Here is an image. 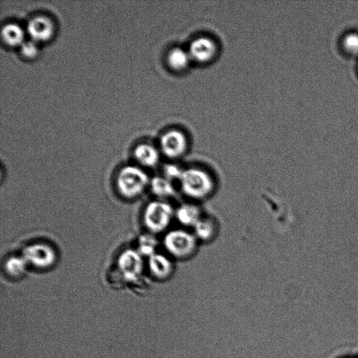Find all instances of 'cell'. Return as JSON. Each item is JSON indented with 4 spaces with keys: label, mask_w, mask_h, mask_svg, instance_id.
Wrapping results in <instances>:
<instances>
[{
    "label": "cell",
    "mask_w": 358,
    "mask_h": 358,
    "mask_svg": "<svg viewBox=\"0 0 358 358\" xmlns=\"http://www.w3.org/2000/svg\"><path fill=\"white\" fill-rule=\"evenodd\" d=\"M178 182L183 195L196 201L203 200L210 196L215 187L210 173L199 167L183 169Z\"/></svg>",
    "instance_id": "6da1fadb"
},
{
    "label": "cell",
    "mask_w": 358,
    "mask_h": 358,
    "mask_svg": "<svg viewBox=\"0 0 358 358\" xmlns=\"http://www.w3.org/2000/svg\"><path fill=\"white\" fill-rule=\"evenodd\" d=\"M198 241L193 232L178 228L167 231L163 237L162 244L170 257L183 260L196 252Z\"/></svg>",
    "instance_id": "7a4b0ae2"
},
{
    "label": "cell",
    "mask_w": 358,
    "mask_h": 358,
    "mask_svg": "<svg viewBox=\"0 0 358 358\" xmlns=\"http://www.w3.org/2000/svg\"><path fill=\"white\" fill-rule=\"evenodd\" d=\"M150 182V180L146 172L140 167L131 165L122 167L116 178L117 191L127 199L140 196Z\"/></svg>",
    "instance_id": "3957f363"
},
{
    "label": "cell",
    "mask_w": 358,
    "mask_h": 358,
    "mask_svg": "<svg viewBox=\"0 0 358 358\" xmlns=\"http://www.w3.org/2000/svg\"><path fill=\"white\" fill-rule=\"evenodd\" d=\"M143 218L150 234H159L165 231L175 218V209L165 200L152 201L145 206Z\"/></svg>",
    "instance_id": "277c9868"
},
{
    "label": "cell",
    "mask_w": 358,
    "mask_h": 358,
    "mask_svg": "<svg viewBox=\"0 0 358 358\" xmlns=\"http://www.w3.org/2000/svg\"><path fill=\"white\" fill-rule=\"evenodd\" d=\"M143 266L142 255L138 250L127 249L117 259V268L127 282L137 281L142 274Z\"/></svg>",
    "instance_id": "5b68a950"
},
{
    "label": "cell",
    "mask_w": 358,
    "mask_h": 358,
    "mask_svg": "<svg viewBox=\"0 0 358 358\" xmlns=\"http://www.w3.org/2000/svg\"><path fill=\"white\" fill-rule=\"evenodd\" d=\"M26 262L35 267L46 268L51 266L56 260L54 249L49 245L36 243L26 247L22 252Z\"/></svg>",
    "instance_id": "8992f818"
},
{
    "label": "cell",
    "mask_w": 358,
    "mask_h": 358,
    "mask_svg": "<svg viewBox=\"0 0 358 358\" xmlns=\"http://www.w3.org/2000/svg\"><path fill=\"white\" fill-rule=\"evenodd\" d=\"M160 147L162 153L166 157L175 159L185 154L187 142L183 133L178 130H171L162 136Z\"/></svg>",
    "instance_id": "52a82bcc"
},
{
    "label": "cell",
    "mask_w": 358,
    "mask_h": 358,
    "mask_svg": "<svg viewBox=\"0 0 358 358\" xmlns=\"http://www.w3.org/2000/svg\"><path fill=\"white\" fill-rule=\"evenodd\" d=\"M27 30L31 40L36 42L45 41L53 35L54 24L49 17L38 15L29 20Z\"/></svg>",
    "instance_id": "ba28073f"
},
{
    "label": "cell",
    "mask_w": 358,
    "mask_h": 358,
    "mask_svg": "<svg viewBox=\"0 0 358 358\" xmlns=\"http://www.w3.org/2000/svg\"><path fill=\"white\" fill-rule=\"evenodd\" d=\"M216 51V45L210 38L199 37L192 41L188 52L192 59L206 62L215 56Z\"/></svg>",
    "instance_id": "9c48e42d"
},
{
    "label": "cell",
    "mask_w": 358,
    "mask_h": 358,
    "mask_svg": "<svg viewBox=\"0 0 358 358\" xmlns=\"http://www.w3.org/2000/svg\"><path fill=\"white\" fill-rule=\"evenodd\" d=\"M148 266L151 275L160 280L169 278L174 271L171 258L157 252L148 257Z\"/></svg>",
    "instance_id": "30bf717a"
},
{
    "label": "cell",
    "mask_w": 358,
    "mask_h": 358,
    "mask_svg": "<svg viewBox=\"0 0 358 358\" xmlns=\"http://www.w3.org/2000/svg\"><path fill=\"white\" fill-rule=\"evenodd\" d=\"M200 208L193 203H184L175 209V218L183 227L193 228L202 217Z\"/></svg>",
    "instance_id": "8fae6325"
},
{
    "label": "cell",
    "mask_w": 358,
    "mask_h": 358,
    "mask_svg": "<svg viewBox=\"0 0 358 358\" xmlns=\"http://www.w3.org/2000/svg\"><path fill=\"white\" fill-rule=\"evenodd\" d=\"M136 161L143 166L153 167L159 160V151L152 145L142 143L136 146L134 151Z\"/></svg>",
    "instance_id": "7c38bea8"
},
{
    "label": "cell",
    "mask_w": 358,
    "mask_h": 358,
    "mask_svg": "<svg viewBox=\"0 0 358 358\" xmlns=\"http://www.w3.org/2000/svg\"><path fill=\"white\" fill-rule=\"evenodd\" d=\"M152 192L159 199L174 196L176 189L173 182L164 176H155L150 182Z\"/></svg>",
    "instance_id": "4fadbf2b"
},
{
    "label": "cell",
    "mask_w": 358,
    "mask_h": 358,
    "mask_svg": "<svg viewBox=\"0 0 358 358\" xmlns=\"http://www.w3.org/2000/svg\"><path fill=\"white\" fill-rule=\"evenodd\" d=\"M193 233L201 241H211L217 232V227L212 219L202 217L192 228Z\"/></svg>",
    "instance_id": "5bb4252c"
},
{
    "label": "cell",
    "mask_w": 358,
    "mask_h": 358,
    "mask_svg": "<svg viewBox=\"0 0 358 358\" xmlns=\"http://www.w3.org/2000/svg\"><path fill=\"white\" fill-rule=\"evenodd\" d=\"M3 42L10 46L20 45L24 42V31L15 23L5 24L1 31Z\"/></svg>",
    "instance_id": "9a60e30c"
},
{
    "label": "cell",
    "mask_w": 358,
    "mask_h": 358,
    "mask_svg": "<svg viewBox=\"0 0 358 358\" xmlns=\"http://www.w3.org/2000/svg\"><path fill=\"white\" fill-rule=\"evenodd\" d=\"M191 59L189 52L180 48L172 49L167 57L169 65L176 71H181L187 68Z\"/></svg>",
    "instance_id": "2e32d148"
},
{
    "label": "cell",
    "mask_w": 358,
    "mask_h": 358,
    "mask_svg": "<svg viewBox=\"0 0 358 358\" xmlns=\"http://www.w3.org/2000/svg\"><path fill=\"white\" fill-rule=\"evenodd\" d=\"M27 264L22 256L11 257L7 259L5 268L10 275L17 278L24 273Z\"/></svg>",
    "instance_id": "e0dca14e"
},
{
    "label": "cell",
    "mask_w": 358,
    "mask_h": 358,
    "mask_svg": "<svg viewBox=\"0 0 358 358\" xmlns=\"http://www.w3.org/2000/svg\"><path fill=\"white\" fill-rule=\"evenodd\" d=\"M157 240L151 234H143L140 236L138 241V251L141 255L150 257L156 253Z\"/></svg>",
    "instance_id": "ac0fdd59"
},
{
    "label": "cell",
    "mask_w": 358,
    "mask_h": 358,
    "mask_svg": "<svg viewBox=\"0 0 358 358\" xmlns=\"http://www.w3.org/2000/svg\"><path fill=\"white\" fill-rule=\"evenodd\" d=\"M20 50L23 57L27 59H32L38 53L36 42L33 40L25 41L20 45Z\"/></svg>",
    "instance_id": "d6986e66"
},
{
    "label": "cell",
    "mask_w": 358,
    "mask_h": 358,
    "mask_svg": "<svg viewBox=\"0 0 358 358\" xmlns=\"http://www.w3.org/2000/svg\"><path fill=\"white\" fill-rule=\"evenodd\" d=\"M183 169H180L178 166L175 164H167L164 169V177L173 181L177 180L178 181Z\"/></svg>",
    "instance_id": "ffe728a7"
},
{
    "label": "cell",
    "mask_w": 358,
    "mask_h": 358,
    "mask_svg": "<svg viewBox=\"0 0 358 358\" xmlns=\"http://www.w3.org/2000/svg\"><path fill=\"white\" fill-rule=\"evenodd\" d=\"M345 44L351 50H358V36L355 35L349 36L345 40Z\"/></svg>",
    "instance_id": "44dd1931"
},
{
    "label": "cell",
    "mask_w": 358,
    "mask_h": 358,
    "mask_svg": "<svg viewBox=\"0 0 358 358\" xmlns=\"http://www.w3.org/2000/svg\"><path fill=\"white\" fill-rule=\"evenodd\" d=\"M348 358H350V357H348Z\"/></svg>",
    "instance_id": "7402d4cb"
},
{
    "label": "cell",
    "mask_w": 358,
    "mask_h": 358,
    "mask_svg": "<svg viewBox=\"0 0 358 358\" xmlns=\"http://www.w3.org/2000/svg\"><path fill=\"white\" fill-rule=\"evenodd\" d=\"M358 358V357H357Z\"/></svg>",
    "instance_id": "603a6c76"
}]
</instances>
